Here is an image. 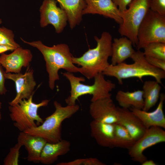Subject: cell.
<instances>
[{
    "instance_id": "30bf717a",
    "label": "cell",
    "mask_w": 165,
    "mask_h": 165,
    "mask_svg": "<svg viewBox=\"0 0 165 165\" xmlns=\"http://www.w3.org/2000/svg\"><path fill=\"white\" fill-rule=\"evenodd\" d=\"M55 0H44L41 6L40 25L45 27L49 24L54 27L57 33L62 32L66 26L68 21L65 12L57 5Z\"/></svg>"
},
{
    "instance_id": "1f68e13d",
    "label": "cell",
    "mask_w": 165,
    "mask_h": 165,
    "mask_svg": "<svg viewBox=\"0 0 165 165\" xmlns=\"http://www.w3.org/2000/svg\"><path fill=\"white\" fill-rule=\"evenodd\" d=\"M4 71L2 68V65L0 64V95L4 94L7 92L5 86V79H6Z\"/></svg>"
},
{
    "instance_id": "ffe728a7",
    "label": "cell",
    "mask_w": 165,
    "mask_h": 165,
    "mask_svg": "<svg viewBox=\"0 0 165 165\" xmlns=\"http://www.w3.org/2000/svg\"><path fill=\"white\" fill-rule=\"evenodd\" d=\"M66 13L69 26L73 29L82 20V12L86 6L84 0H55Z\"/></svg>"
},
{
    "instance_id": "52a82bcc",
    "label": "cell",
    "mask_w": 165,
    "mask_h": 165,
    "mask_svg": "<svg viewBox=\"0 0 165 165\" xmlns=\"http://www.w3.org/2000/svg\"><path fill=\"white\" fill-rule=\"evenodd\" d=\"M151 0H132L129 7L120 12L122 19L118 29L119 33L129 39L133 45L138 42V33L139 28L150 9Z\"/></svg>"
},
{
    "instance_id": "8fae6325",
    "label": "cell",
    "mask_w": 165,
    "mask_h": 165,
    "mask_svg": "<svg viewBox=\"0 0 165 165\" xmlns=\"http://www.w3.org/2000/svg\"><path fill=\"white\" fill-rule=\"evenodd\" d=\"M33 73V70L29 68L24 74L21 73H5L6 78L13 81L16 86V95L14 98L9 102V105H16L24 99H28L34 94L36 83Z\"/></svg>"
},
{
    "instance_id": "836d02e7",
    "label": "cell",
    "mask_w": 165,
    "mask_h": 165,
    "mask_svg": "<svg viewBox=\"0 0 165 165\" xmlns=\"http://www.w3.org/2000/svg\"><path fill=\"white\" fill-rule=\"evenodd\" d=\"M142 165H156L157 164L152 160H146L142 163Z\"/></svg>"
},
{
    "instance_id": "d6a6232c",
    "label": "cell",
    "mask_w": 165,
    "mask_h": 165,
    "mask_svg": "<svg viewBox=\"0 0 165 165\" xmlns=\"http://www.w3.org/2000/svg\"><path fill=\"white\" fill-rule=\"evenodd\" d=\"M14 50L12 47L6 45H0V53H2L7 51H13Z\"/></svg>"
},
{
    "instance_id": "cb8c5ba5",
    "label": "cell",
    "mask_w": 165,
    "mask_h": 165,
    "mask_svg": "<svg viewBox=\"0 0 165 165\" xmlns=\"http://www.w3.org/2000/svg\"><path fill=\"white\" fill-rule=\"evenodd\" d=\"M114 136L115 147L129 149L135 142L127 130L118 123H114Z\"/></svg>"
},
{
    "instance_id": "3957f363",
    "label": "cell",
    "mask_w": 165,
    "mask_h": 165,
    "mask_svg": "<svg viewBox=\"0 0 165 165\" xmlns=\"http://www.w3.org/2000/svg\"><path fill=\"white\" fill-rule=\"evenodd\" d=\"M130 58L134 61L133 64L123 62L115 65L110 64L102 73L115 78L121 85L124 79L137 78L143 82V77L147 76L153 77L157 82L162 84V80L165 78V71L149 64L143 52L138 50Z\"/></svg>"
},
{
    "instance_id": "8992f818",
    "label": "cell",
    "mask_w": 165,
    "mask_h": 165,
    "mask_svg": "<svg viewBox=\"0 0 165 165\" xmlns=\"http://www.w3.org/2000/svg\"><path fill=\"white\" fill-rule=\"evenodd\" d=\"M33 95L28 99H24L13 105H9V116L13 125L21 132L35 127L43 122L38 113L39 108L48 105L50 100H44L36 104L32 101Z\"/></svg>"
},
{
    "instance_id": "e575fe53",
    "label": "cell",
    "mask_w": 165,
    "mask_h": 165,
    "mask_svg": "<svg viewBox=\"0 0 165 165\" xmlns=\"http://www.w3.org/2000/svg\"><path fill=\"white\" fill-rule=\"evenodd\" d=\"M2 103L0 102V120H1L2 118V115L1 112V108Z\"/></svg>"
},
{
    "instance_id": "83f0119b",
    "label": "cell",
    "mask_w": 165,
    "mask_h": 165,
    "mask_svg": "<svg viewBox=\"0 0 165 165\" xmlns=\"http://www.w3.org/2000/svg\"><path fill=\"white\" fill-rule=\"evenodd\" d=\"M58 165H105V164L97 158H90L79 159L68 162H61Z\"/></svg>"
},
{
    "instance_id": "9a60e30c",
    "label": "cell",
    "mask_w": 165,
    "mask_h": 165,
    "mask_svg": "<svg viewBox=\"0 0 165 165\" xmlns=\"http://www.w3.org/2000/svg\"><path fill=\"white\" fill-rule=\"evenodd\" d=\"M160 97L159 103L152 112H148L134 108L130 110L140 119L146 129L153 126L165 128V116L163 110L164 94H161Z\"/></svg>"
},
{
    "instance_id": "d6986e66",
    "label": "cell",
    "mask_w": 165,
    "mask_h": 165,
    "mask_svg": "<svg viewBox=\"0 0 165 165\" xmlns=\"http://www.w3.org/2000/svg\"><path fill=\"white\" fill-rule=\"evenodd\" d=\"M70 146L69 141L63 139L55 143L47 142L42 151L39 162L46 165L52 164L59 156L67 153Z\"/></svg>"
},
{
    "instance_id": "ba28073f",
    "label": "cell",
    "mask_w": 165,
    "mask_h": 165,
    "mask_svg": "<svg viewBox=\"0 0 165 165\" xmlns=\"http://www.w3.org/2000/svg\"><path fill=\"white\" fill-rule=\"evenodd\" d=\"M138 39V50L152 42L165 43V15L150 9L139 28Z\"/></svg>"
},
{
    "instance_id": "6da1fadb",
    "label": "cell",
    "mask_w": 165,
    "mask_h": 165,
    "mask_svg": "<svg viewBox=\"0 0 165 165\" xmlns=\"http://www.w3.org/2000/svg\"><path fill=\"white\" fill-rule=\"evenodd\" d=\"M20 39L24 43L37 48L43 55L48 74L49 86L51 90H53L56 81L59 79L60 69H63L72 73L79 72V67L73 62V56L68 45L61 43L50 47L40 41L29 42Z\"/></svg>"
},
{
    "instance_id": "7402d4cb",
    "label": "cell",
    "mask_w": 165,
    "mask_h": 165,
    "mask_svg": "<svg viewBox=\"0 0 165 165\" xmlns=\"http://www.w3.org/2000/svg\"><path fill=\"white\" fill-rule=\"evenodd\" d=\"M116 99L119 105L124 108H133L142 109L144 105L143 91L138 90L133 92H125L121 90L118 91Z\"/></svg>"
},
{
    "instance_id": "e0dca14e",
    "label": "cell",
    "mask_w": 165,
    "mask_h": 165,
    "mask_svg": "<svg viewBox=\"0 0 165 165\" xmlns=\"http://www.w3.org/2000/svg\"><path fill=\"white\" fill-rule=\"evenodd\" d=\"M92 137L97 143L104 147H115L114 123H108L93 120L90 124Z\"/></svg>"
},
{
    "instance_id": "277c9868",
    "label": "cell",
    "mask_w": 165,
    "mask_h": 165,
    "mask_svg": "<svg viewBox=\"0 0 165 165\" xmlns=\"http://www.w3.org/2000/svg\"><path fill=\"white\" fill-rule=\"evenodd\" d=\"M62 74L69 81L71 86L70 95L65 99L68 105H75L76 100L80 97L86 94L92 95L91 102L111 97L110 92L116 87L115 84L110 80H106L102 73L94 77V83L91 85L82 83L81 82L85 80L83 77H77L73 73L67 72Z\"/></svg>"
},
{
    "instance_id": "44dd1931",
    "label": "cell",
    "mask_w": 165,
    "mask_h": 165,
    "mask_svg": "<svg viewBox=\"0 0 165 165\" xmlns=\"http://www.w3.org/2000/svg\"><path fill=\"white\" fill-rule=\"evenodd\" d=\"M132 41L126 37L114 38L112 43L111 64L115 65L130 58L135 52Z\"/></svg>"
},
{
    "instance_id": "4316f807",
    "label": "cell",
    "mask_w": 165,
    "mask_h": 165,
    "mask_svg": "<svg viewBox=\"0 0 165 165\" xmlns=\"http://www.w3.org/2000/svg\"><path fill=\"white\" fill-rule=\"evenodd\" d=\"M22 146L18 142L10 148L8 154L3 161L4 165L19 164L20 150Z\"/></svg>"
},
{
    "instance_id": "484cf974",
    "label": "cell",
    "mask_w": 165,
    "mask_h": 165,
    "mask_svg": "<svg viewBox=\"0 0 165 165\" xmlns=\"http://www.w3.org/2000/svg\"><path fill=\"white\" fill-rule=\"evenodd\" d=\"M14 35L11 30L4 27H0V45H6L14 50L20 47L14 39Z\"/></svg>"
},
{
    "instance_id": "603a6c76",
    "label": "cell",
    "mask_w": 165,
    "mask_h": 165,
    "mask_svg": "<svg viewBox=\"0 0 165 165\" xmlns=\"http://www.w3.org/2000/svg\"><path fill=\"white\" fill-rule=\"evenodd\" d=\"M142 89L144 105L142 110L148 111L157 103L161 87L156 81L148 80L144 82Z\"/></svg>"
},
{
    "instance_id": "ac0fdd59",
    "label": "cell",
    "mask_w": 165,
    "mask_h": 165,
    "mask_svg": "<svg viewBox=\"0 0 165 165\" xmlns=\"http://www.w3.org/2000/svg\"><path fill=\"white\" fill-rule=\"evenodd\" d=\"M18 142L24 146L27 150L28 161L39 162L42 149L47 142L43 138L29 134L24 132L20 133L17 137Z\"/></svg>"
},
{
    "instance_id": "4dcf8cb0",
    "label": "cell",
    "mask_w": 165,
    "mask_h": 165,
    "mask_svg": "<svg viewBox=\"0 0 165 165\" xmlns=\"http://www.w3.org/2000/svg\"><path fill=\"white\" fill-rule=\"evenodd\" d=\"M114 4L118 7L120 12L127 9V6L130 3L132 0H112Z\"/></svg>"
},
{
    "instance_id": "f546056e",
    "label": "cell",
    "mask_w": 165,
    "mask_h": 165,
    "mask_svg": "<svg viewBox=\"0 0 165 165\" xmlns=\"http://www.w3.org/2000/svg\"><path fill=\"white\" fill-rule=\"evenodd\" d=\"M145 57L151 65L165 71V61L151 57L145 56Z\"/></svg>"
},
{
    "instance_id": "7a4b0ae2",
    "label": "cell",
    "mask_w": 165,
    "mask_h": 165,
    "mask_svg": "<svg viewBox=\"0 0 165 165\" xmlns=\"http://www.w3.org/2000/svg\"><path fill=\"white\" fill-rule=\"evenodd\" d=\"M97 46L89 48L79 57H73V62L80 66L79 73L90 79L100 73H102L110 64L109 57L112 54V38L110 34L104 31L99 38L95 36Z\"/></svg>"
},
{
    "instance_id": "d590c367",
    "label": "cell",
    "mask_w": 165,
    "mask_h": 165,
    "mask_svg": "<svg viewBox=\"0 0 165 165\" xmlns=\"http://www.w3.org/2000/svg\"><path fill=\"white\" fill-rule=\"evenodd\" d=\"M2 23V21L1 19H0V24H1Z\"/></svg>"
},
{
    "instance_id": "5b68a950",
    "label": "cell",
    "mask_w": 165,
    "mask_h": 165,
    "mask_svg": "<svg viewBox=\"0 0 165 165\" xmlns=\"http://www.w3.org/2000/svg\"><path fill=\"white\" fill-rule=\"evenodd\" d=\"M54 112L46 118L41 125L24 131L29 134L38 136L47 142L55 143L61 140V128L62 122L69 118L79 109L78 105L63 106L57 101L53 102Z\"/></svg>"
},
{
    "instance_id": "f1b7e54d",
    "label": "cell",
    "mask_w": 165,
    "mask_h": 165,
    "mask_svg": "<svg viewBox=\"0 0 165 165\" xmlns=\"http://www.w3.org/2000/svg\"><path fill=\"white\" fill-rule=\"evenodd\" d=\"M150 9L162 15H165V0H151Z\"/></svg>"
},
{
    "instance_id": "9c48e42d",
    "label": "cell",
    "mask_w": 165,
    "mask_h": 165,
    "mask_svg": "<svg viewBox=\"0 0 165 165\" xmlns=\"http://www.w3.org/2000/svg\"><path fill=\"white\" fill-rule=\"evenodd\" d=\"M165 142V131L156 126L146 129L142 136L136 141L128 149V154L134 161L142 163L147 160L143 154L147 148L157 144Z\"/></svg>"
},
{
    "instance_id": "4fadbf2b",
    "label": "cell",
    "mask_w": 165,
    "mask_h": 165,
    "mask_svg": "<svg viewBox=\"0 0 165 165\" xmlns=\"http://www.w3.org/2000/svg\"><path fill=\"white\" fill-rule=\"evenodd\" d=\"M32 57L30 50L20 47L9 54L2 53L0 56V64L5 68L6 73H20L23 67L29 66Z\"/></svg>"
},
{
    "instance_id": "d4e9b609",
    "label": "cell",
    "mask_w": 165,
    "mask_h": 165,
    "mask_svg": "<svg viewBox=\"0 0 165 165\" xmlns=\"http://www.w3.org/2000/svg\"><path fill=\"white\" fill-rule=\"evenodd\" d=\"M143 49L145 56L151 57L165 61V43L155 42L151 43Z\"/></svg>"
},
{
    "instance_id": "2e32d148",
    "label": "cell",
    "mask_w": 165,
    "mask_h": 165,
    "mask_svg": "<svg viewBox=\"0 0 165 165\" xmlns=\"http://www.w3.org/2000/svg\"><path fill=\"white\" fill-rule=\"evenodd\" d=\"M117 107L119 117L117 123L127 130L135 142L142 136L146 128L140 119L129 108Z\"/></svg>"
},
{
    "instance_id": "5bb4252c",
    "label": "cell",
    "mask_w": 165,
    "mask_h": 165,
    "mask_svg": "<svg viewBox=\"0 0 165 165\" xmlns=\"http://www.w3.org/2000/svg\"><path fill=\"white\" fill-rule=\"evenodd\" d=\"M86 6L83 15L98 14L113 19L119 24L122 22L120 12L112 0H84Z\"/></svg>"
},
{
    "instance_id": "7c38bea8",
    "label": "cell",
    "mask_w": 165,
    "mask_h": 165,
    "mask_svg": "<svg viewBox=\"0 0 165 165\" xmlns=\"http://www.w3.org/2000/svg\"><path fill=\"white\" fill-rule=\"evenodd\" d=\"M89 112L94 120L108 123H117L119 114L117 107L111 97L91 102Z\"/></svg>"
}]
</instances>
